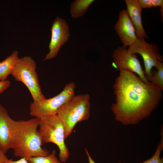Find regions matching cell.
I'll list each match as a JSON object with an SVG mask.
<instances>
[{"label":"cell","instance_id":"14","mask_svg":"<svg viewBox=\"0 0 163 163\" xmlns=\"http://www.w3.org/2000/svg\"><path fill=\"white\" fill-rule=\"evenodd\" d=\"M94 0H77L72 2L70 11L72 17L78 18L83 16Z\"/></svg>","mask_w":163,"mask_h":163},{"label":"cell","instance_id":"15","mask_svg":"<svg viewBox=\"0 0 163 163\" xmlns=\"http://www.w3.org/2000/svg\"><path fill=\"white\" fill-rule=\"evenodd\" d=\"M156 71L148 79V81L159 90H163V63L162 61L158 62L156 68Z\"/></svg>","mask_w":163,"mask_h":163},{"label":"cell","instance_id":"13","mask_svg":"<svg viewBox=\"0 0 163 163\" xmlns=\"http://www.w3.org/2000/svg\"><path fill=\"white\" fill-rule=\"evenodd\" d=\"M19 52L14 50L5 59L0 62V81H4L11 74L12 70L19 59Z\"/></svg>","mask_w":163,"mask_h":163},{"label":"cell","instance_id":"19","mask_svg":"<svg viewBox=\"0 0 163 163\" xmlns=\"http://www.w3.org/2000/svg\"><path fill=\"white\" fill-rule=\"evenodd\" d=\"M11 85V83L9 80L0 81V94H2Z\"/></svg>","mask_w":163,"mask_h":163},{"label":"cell","instance_id":"5","mask_svg":"<svg viewBox=\"0 0 163 163\" xmlns=\"http://www.w3.org/2000/svg\"><path fill=\"white\" fill-rule=\"evenodd\" d=\"M36 69L35 61L30 56H24L19 58L11 74L16 81L27 87L34 101L45 98L41 91Z\"/></svg>","mask_w":163,"mask_h":163},{"label":"cell","instance_id":"22","mask_svg":"<svg viewBox=\"0 0 163 163\" xmlns=\"http://www.w3.org/2000/svg\"><path fill=\"white\" fill-rule=\"evenodd\" d=\"M85 150L87 155L88 158L89 163H96L93 160V159L91 158L87 148H86L85 149ZM118 163H121L119 162H118Z\"/></svg>","mask_w":163,"mask_h":163},{"label":"cell","instance_id":"10","mask_svg":"<svg viewBox=\"0 0 163 163\" xmlns=\"http://www.w3.org/2000/svg\"><path fill=\"white\" fill-rule=\"evenodd\" d=\"M115 29L123 46H131L138 38L126 10L123 9L120 11Z\"/></svg>","mask_w":163,"mask_h":163},{"label":"cell","instance_id":"16","mask_svg":"<svg viewBox=\"0 0 163 163\" xmlns=\"http://www.w3.org/2000/svg\"><path fill=\"white\" fill-rule=\"evenodd\" d=\"M56 153V151L53 150L47 155L33 157L27 160L29 163H62L58 159Z\"/></svg>","mask_w":163,"mask_h":163},{"label":"cell","instance_id":"12","mask_svg":"<svg viewBox=\"0 0 163 163\" xmlns=\"http://www.w3.org/2000/svg\"><path fill=\"white\" fill-rule=\"evenodd\" d=\"M126 11L134 27L138 38L148 39L147 34L143 27L141 18L142 9L137 0H125Z\"/></svg>","mask_w":163,"mask_h":163},{"label":"cell","instance_id":"6","mask_svg":"<svg viewBox=\"0 0 163 163\" xmlns=\"http://www.w3.org/2000/svg\"><path fill=\"white\" fill-rule=\"evenodd\" d=\"M75 83L71 82L66 84L63 90L55 96L39 101H33L30 105V115L40 119L56 114L59 109L75 95Z\"/></svg>","mask_w":163,"mask_h":163},{"label":"cell","instance_id":"9","mask_svg":"<svg viewBox=\"0 0 163 163\" xmlns=\"http://www.w3.org/2000/svg\"><path fill=\"white\" fill-rule=\"evenodd\" d=\"M51 38L49 47V52L44 60L56 57L61 46L68 40L70 36L68 25L64 19L57 17L53 23L51 28Z\"/></svg>","mask_w":163,"mask_h":163},{"label":"cell","instance_id":"3","mask_svg":"<svg viewBox=\"0 0 163 163\" xmlns=\"http://www.w3.org/2000/svg\"><path fill=\"white\" fill-rule=\"evenodd\" d=\"M90 111V97L88 94L75 95L59 109L57 114L63 124L65 139L77 123L89 118Z\"/></svg>","mask_w":163,"mask_h":163},{"label":"cell","instance_id":"20","mask_svg":"<svg viewBox=\"0 0 163 163\" xmlns=\"http://www.w3.org/2000/svg\"><path fill=\"white\" fill-rule=\"evenodd\" d=\"M5 163H29L27 160L25 158H21L17 161H14L12 159H8Z\"/></svg>","mask_w":163,"mask_h":163},{"label":"cell","instance_id":"18","mask_svg":"<svg viewBox=\"0 0 163 163\" xmlns=\"http://www.w3.org/2000/svg\"><path fill=\"white\" fill-rule=\"evenodd\" d=\"M163 148V138L160 143L158 145L155 153L151 158L141 163H163L162 158H161L160 155Z\"/></svg>","mask_w":163,"mask_h":163},{"label":"cell","instance_id":"2","mask_svg":"<svg viewBox=\"0 0 163 163\" xmlns=\"http://www.w3.org/2000/svg\"><path fill=\"white\" fill-rule=\"evenodd\" d=\"M39 119L13 120L11 126L12 148L16 157L27 159L33 157L45 156L49 152L43 149V144L38 128Z\"/></svg>","mask_w":163,"mask_h":163},{"label":"cell","instance_id":"21","mask_svg":"<svg viewBox=\"0 0 163 163\" xmlns=\"http://www.w3.org/2000/svg\"><path fill=\"white\" fill-rule=\"evenodd\" d=\"M8 158L0 149V163H5Z\"/></svg>","mask_w":163,"mask_h":163},{"label":"cell","instance_id":"1","mask_svg":"<svg viewBox=\"0 0 163 163\" xmlns=\"http://www.w3.org/2000/svg\"><path fill=\"white\" fill-rule=\"evenodd\" d=\"M119 71L113 85L116 102L111 110L116 120L124 125L135 124L157 107L163 96L162 91L131 72Z\"/></svg>","mask_w":163,"mask_h":163},{"label":"cell","instance_id":"4","mask_svg":"<svg viewBox=\"0 0 163 163\" xmlns=\"http://www.w3.org/2000/svg\"><path fill=\"white\" fill-rule=\"evenodd\" d=\"M39 132L43 143L52 142L58 147L59 156L61 162H65L69 156L65 140V129L61 119L56 114L39 119Z\"/></svg>","mask_w":163,"mask_h":163},{"label":"cell","instance_id":"7","mask_svg":"<svg viewBox=\"0 0 163 163\" xmlns=\"http://www.w3.org/2000/svg\"><path fill=\"white\" fill-rule=\"evenodd\" d=\"M127 50L131 53H138L142 56L143 60L145 75L148 80L152 76V69L153 67L156 68L158 62L163 61L162 56L160 54L157 45L153 43H147L143 38L138 37Z\"/></svg>","mask_w":163,"mask_h":163},{"label":"cell","instance_id":"17","mask_svg":"<svg viewBox=\"0 0 163 163\" xmlns=\"http://www.w3.org/2000/svg\"><path fill=\"white\" fill-rule=\"evenodd\" d=\"M137 1L142 9L159 6L163 9L162 0H137Z\"/></svg>","mask_w":163,"mask_h":163},{"label":"cell","instance_id":"8","mask_svg":"<svg viewBox=\"0 0 163 163\" xmlns=\"http://www.w3.org/2000/svg\"><path fill=\"white\" fill-rule=\"evenodd\" d=\"M112 57V66L116 69L129 71L136 74L145 83H150L145 76L136 55L129 52L127 47L123 46L118 47L113 51Z\"/></svg>","mask_w":163,"mask_h":163},{"label":"cell","instance_id":"11","mask_svg":"<svg viewBox=\"0 0 163 163\" xmlns=\"http://www.w3.org/2000/svg\"><path fill=\"white\" fill-rule=\"evenodd\" d=\"M13 120L6 109L0 104V149L5 154L12 148L11 126Z\"/></svg>","mask_w":163,"mask_h":163}]
</instances>
